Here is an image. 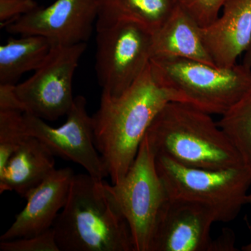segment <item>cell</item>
Masks as SVG:
<instances>
[{
    "mask_svg": "<svg viewBox=\"0 0 251 251\" xmlns=\"http://www.w3.org/2000/svg\"><path fill=\"white\" fill-rule=\"evenodd\" d=\"M145 138L156 156L168 157L181 166L209 170L245 166L211 115L186 103H167Z\"/></svg>",
    "mask_w": 251,
    "mask_h": 251,
    "instance_id": "3957f363",
    "label": "cell"
},
{
    "mask_svg": "<svg viewBox=\"0 0 251 251\" xmlns=\"http://www.w3.org/2000/svg\"><path fill=\"white\" fill-rule=\"evenodd\" d=\"M242 64H244V65L247 66L248 67L251 68V44L250 47L247 50V52L244 53Z\"/></svg>",
    "mask_w": 251,
    "mask_h": 251,
    "instance_id": "cb8c5ba5",
    "label": "cell"
},
{
    "mask_svg": "<svg viewBox=\"0 0 251 251\" xmlns=\"http://www.w3.org/2000/svg\"><path fill=\"white\" fill-rule=\"evenodd\" d=\"M74 175L70 168L54 170L25 198V206L0 241L31 237L52 228L67 202Z\"/></svg>",
    "mask_w": 251,
    "mask_h": 251,
    "instance_id": "7c38bea8",
    "label": "cell"
},
{
    "mask_svg": "<svg viewBox=\"0 0 251 251\" xmlns=\"http://www.w3.org/2000/svg\"><path fill=\"white\" fill-rule=\"evenodd\" d=\"M214 223L204 206L169 198L158 214L149 251H214Z\"/></svg>",
    "mask_w": 251,
    "mask_h": 251,
    "instance_id": "8fae6325",
    "label": "cell"
},
{
    "mask_svg": "<svg viewBox=\"0 0 251 251\" xmlns=\"http://www.w3.org/2000/svg\"><path fill=\"white\" fill-rule=\"evenodd\" d=\"M52 43L41 36L11 38L0 46V85H16L23 74L35 72L44 64Z\"/></svg>",
    "mask_w": 251,
    "mask_h": 251,
    "instance_id": "e0dca14e",
    "label": "cell"
},
{
    "mask_svg": "<svg viewBox=\"0 0 251 251\" xmlns=\"http://www.w3.org/2000/svg\"><path fill=\"white\" fill-rule=\"evenodd\" d=\"M24 120L28 134L42 141L54 156L77 163L97 179L108 176L94 143L92 118L83 96L75 97L65 123L57 128L31 114L25 113Z\"/></svg>",
    "mask_w": 251,
    "mask_h": 251,
    "instance_id": "9c48e42d",
    "label": "cell"
},
{
    "mask_svg": "<svg viewBox=\"0 0 251 251\" xmlns=\"http://www.w3.org/2000/svg\"><path fill=\"white\" fill-rule=\"evenodd\" d=\"M109 188L129 226L135 251H149L158 214L169 197L145 138L126 174Z\"/></svg>",
    "mask_w": 251,
    "mask_h": 251,
    "instance_id": "8992f818",
    "label": "cell"
},
{
    "mask_svg": "<svg viewBox=\"0 0 251 251\" xmlns=\"http://www.w3.org/2000/svg\"><path fill=\"white\" fill-rule=\"evenodd\" d=\"M87 43L53 45L44 64L27 80L14 85V92L25 113L45 121L67 115L75 97L73 79Z\"/></svg>",
    "mask_w": 251,
    "mask_h": 251,
    "instance_id": "ba28073f",
    "label": "cell"
},
{
    "mask_svg": "<svg viewBox=\"0 0 251 251\" xmlns=\"http://www.w3.org/2000/svg\"><path fill=\"white\" fill-rule=\"evenodd\" d=\"M34 0H0V24L6 27L25 15L39 8Z\"/></svg>",
    "mask_w": 251,
    "mask_h": 251,
    "instance_id": "7402d4cb",
    "label": "cell"
},
{
    "mask_svg": "<svg viewBox=\"0 0 251 251\" xmlns=\"http://www.w3.org/2000/svg\"><path fill=\"white\" fill-rule=\"evenodd\" d=\"M1 251H60L53 228L31 237L1 241Z\"/></svg>",
    "mask_w": 251,
    "mask_h": 251,
    "instance_id": "ffe728a7",
    "label": "cell"
},
{
    "mask_svg": "<svg viewBox=\"0 0 251 251\" xmlns=\"http://www.w3.org/2000/svg\"><path fill=\"white\" fill-rule=\"evenodd\" d=\"M247 204H251V193H249L247 197ZM242 251H251V242L248 244L247 245L244 246L242 247Z\"/></svg>",
    "mask_w": 251,
    "mask_h": 251,
    "instance_id": "d4e9b609",
    "label": "cell"
},
{
    "mask_svg": "<svg viewBox=\"0 0 251 251\" xmlns=\"http://www.w3.org/2000/svg\"><path fill=\"white\" fill-rule=\"evenodd\" d=\"M96 29L120 22L140 25L151 33L161 27L177 5L176 0H97Z\"/></svg>",
    "mask_w": 251,
    "mask_h": 251,
    "instance_id": "2e32d148",
    "label": "cell"
},
{
    "mask_svg": "<svg viewBox=\"0 0 251 251\" xmlns=\"http://www.w3.org/2000/svg\"><path fill=\"white\" fill-rule=\"evenodd\" d=\"M97 18V0H56L5 27L13 34L43 36L52 45H75L87 43Z\"/></svg>",
    "mask_w": 251,
    "mask_h": 251,
    "instance_id": "30bf717a",
    "label": "cell"
},
{
    "mask_svg": "<svg viewBox=\"0 0 251 251\" xmlns=\"http://www.w3.org/2000/svg\"><path fill=\"white\" fill-rule=\"evenodd\" d=\"M54 156L42 141L29 135L0 170V194L13 191L27 197L55 170Z\"/></svg>",
    "mask_w": 251,
    "mask_h": 251,
    "instance_id": "5bb4252c",
    "label": "cell"
},
{
    "mask_svg": "<svg viewBox=\"0 0 251 251\" xmlns=\"http://www.w3.org/2000/svg\"><path fill=\"white\" fill-rule=\"evenodd\" d=\"M24 114L18 108H0V170L29 135Z\"/></svg>",
    "mask_w": 251,
    "mask_h": 251,
    "instance_id": "d6986e66",
    "label": "cell"
},
{
    "mask_svg": "<svg viewBox=\"0 0 251 251\" xmlns=\"http://www.w3.org/2000/svg\"><path fill=\"white\" fill-rule=\"evenodd\" d=\"M171 101L174 97L154 80L150 63L121 95L102 92L100 106L92 116L94 143L112 184L126 174L153 120Z\"/></svg>",
    "mask_w": 251,
    "mask_h": 251,
    "instance_id": "6da1fadb",
    "label": "cell"
},
{
    "mask_svg": "<svg viewBox=\"0 0 251 251\" xmlns=\"http://www.w3.org/2000/svg\"><path fill=\"white\" fill-rule=\"evenodd\" d=\"M95 70L102 92L121 95L152 58V33L140 25L120 22L97 30Z\"/></svg>",
    "mask_w": 251,
    "mask_h": 251,
    "instance_id": "52a82bcc",
    "label": "cell"
},
{
    "mask_svg": "<svg viewBox=\"0 0 251 251\" xmlns=\"http://www.w3.org/2000/svg\"><path fill=\"white\" fill-rule=\"evenodd\" d=\"M60 251H135L128 223L105 180L74 175L52 226Z\"/></svg>",
    "mask_w": 251,
    "mask_h": 251,
    "instance_id": "7a4b0ae2",
    "label": "cell"
},
{
    "mask_svg": "<svg viewBox=\"0 0 251 251\" xmlns=\"http://www.w3.org/2000/svg\"><path fill=\"white\" fill-rule=\"evenodd\" d=\"M156 163L169 198L204 206L214 215L216 222L233 221L247 204L251 170L247 167L189 168L164 156H156Z\"/></svg>",
    "mask_w": 251,
    "mask_h": 251,
    "instance_id": "5b68a950",
    "label": "cell"
},
{
    "mask_svg": "<svg viewBox=\"0 0 251 251\" xmlns=\"http://www.w3.org/2000/svg\"><path fill=\"white\" fill-rule=\"evenodd\" d=\"M201 34L216 67H233L251 44V0H228L221 16L201 27Z\"/></svg>",
    "mask_w": 251,
    "mask_h": 251,
    "instance_id": "4fadbf2b",
    "label": "cell"
},
{
    "mask_svg": "<svg viewBox=\"0 0 251 251\" xmlns=\"http://www.w3.org/2000/svg\"><path fill=\"white\" fill-rule=\"evenodd\" d=\"M228 0H176L177 4L196 21L205 27L217 19Z\"/></svg>",
    "mask_w": 251,
    "mask_h": 251,
    "instance_id": "44dd1931",
    "label": "cell"
},
{
    "mask_svg": "<svg viewBox=\"0 0 251 251\" xmlns=\"http://www.w3.org/2000/svg\"><path fill=\"white\" fill-rule=\"evenodd\" d=\"M153 57L192 59L215 65L203 42L201 27L178 4L152 34Z\"/></svg>",
    "mask_w": 251,
    "mask_h": 251,
    "instance_id": "9a60e30c",
    "label": "cell"
},
{
    "mask_svg": "<svg viewBox=\"0 0 251 251\" xmlns=\"http://www.w3.org/2000/svg\"><path fill=\"white\" fill-rule=\"evenodd\" d=\"M218 125L251 170V90L221 115Z\"/></svg>",
    "mask_w": 251,
    "mask_h": 251,
    "instance_id": "ac0fdd59",
    "label": "cell"
},
{
    "mask_svg": "<svg viewBox=\"0 0 251 251\" xmlns=\"http://www.w3.org/2000/svg\"><path fill=\"white\" fill-rule=\"evenodd\" d=\"M235 237L231 229H224L219 237L214 239V251H236Z\"/></svg>",
    "mask_w": 251,
    "mask_h": 251,
    "instance_id": "603a6c76",
    "label": "cell"
},
{
    "mask_svg": "<svg viewBox=\"0 0 251 251\" xmlns=\"http://www.w3.org/2000/svg\"><path fill=\"white\" fill-rule=\"evenodd\" d=\"M151 74L175 101L209 115H223L251 90V68H221L184 58L153 57Z\"/></svg>",
    "mask_w": 251,
    "mask_h": 251,
    "instance_id": "277c9868",
    "label": "cell"
}]
</instances>
